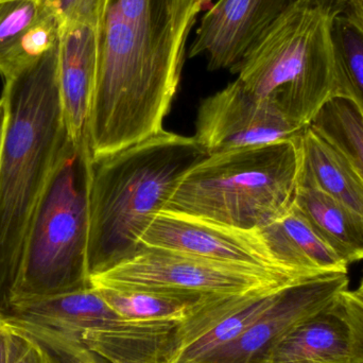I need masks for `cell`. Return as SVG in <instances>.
<instances>
[{
    "label": "cell",
    "mask_w": 363,
    "mask_h": 363,
    "mask_svg": "<svg viewBox=\"0 0 363 363\" xmlns=\"http://www.w3.org/2000/svg\"><path fill=\"white\" fill-rule=\"evenodd\" d=\"M4 321L25 323L81 339L89 330L127 323L93 286L85 289L35 298L13 305Z\"/></svg>",
    "instance_id": "5bb4252c"
},
{
    "label": "cell",
    "mask_w": 363,
    "mask_h": 363,
    "mask_svg": "<svg viewBox=\"0 0 363 363\" xmlns=\"http://www.w3.org/2000/svg\"><path fill=\"white\" fill-rule=\"evenodd\" d=\"M6 328L9 332L6 363H48L35 341L10 326Z\"/></svg>",
    "instance_id": "4316f807"
},
{
    "label": "cell",
    "mask_w": 363,
    "mask_h": 363,
    "mask_svg": "<svg viewBox=\"0 0 363 363\" xmlns=\"http://www.w3.org/2000/svg\"><path fill=\"white\" fill-rule=\"evenodd\" d=\"M259 230L275 257L289 268L313 274L349 272L350 264L322 238L294 204Z\"/></svg>",
    "instance_id": "e0dca14e"
},
{
    "label": "cell",
    "mask_w": 363,
    "mask_h": 363,
    "mask_svg": "<svg viewBox=\"0 0 363 363\" xmlns=\"http://www.w3.org/2000/svg\"><path fill=\"white\" fill-rule=\"evenodd\" d=\"M296 0H218L200 21L189 57L234 74L254 45Z\"/></svg>",
    "instance_id": "8fae6325"
},
{
    "label": "cell",
    "mask_w": 363,
    "mask_h": 363,
    "mask_svg": "<svg viewBox=\"0 0 363 363\" xmlns=\"http://www.w3.org/2000/svg\"><path fill=\"white\" fill-rule=\"evenodd\" d=\"M338 11L345 13L363 30V0H340Z\"/></svg>",
    "instance_id": "83f0119b"
},
{
    "label": "cell",
    "mask_w": 363,
    "mask_h": 363,
    "mask_svg": "<svg viewBox=\"0 0 363 363\" xmlns=\"http://www.w3.org/2000/svg\"><path fill=\"white\" fill-rule=\"evenodd\" d=\"M306 128L290 121L275 104L236 79L201 101L194 138L209 155L294 140Z\"/></svg>",
    "instance_id": "ba28073f"
},
{
    "label": "cell",
    "mask_w": 363,
    "mask_h": 363,
    "mask_svg": "<svg viewBox=\"0 0 363 363\" xmlns=\"http://www.w3.org/2000/svg\"><path fill=\"white\" fill-rule=\"evenodd\" d=\"M4 322L35 341L48 363H108L91 353L80 338L30 324Z\"/></svg>",
    "instance_id": "cb8c5ba5"
},
{
    "label": "cell",
    "mask_w": 363,
    "mask_h": 363,
    "mask_svg": "<svg viewBox=\"0 0 363 363\" xmlns=\"http://www.w3.org/2000/svg\"><path fill=\"white\" fill-rule=\"evenodd\" d=\"M306 4L315 8L321 9L328 13H335L338 10L339 2L340 0H303Z\"/></svg>",
    "instance_id": "f1b7e54d"
},
{
    "label": "cell",
    "mask_w": 363,
    "mask_h": 363,
    "mask_svg": "<svg viewBox=\"0 0 363 363\" xmlns=\"http://www.w3.org/2000/svg\"><path fill=\"white\" fill-rule=\"evenodd\" d=\"M294 204L347 264L363 259L362 215L313 188L298 187Z\"/></svg>",
    "instance_id": "d6986e66"
},
{
    "label": "cell",
    "mask_w": 363,
    "mask_h": 363,
    "mask_svg": "<svg viewBox=\"0 0 363 363\" xmlns=\"http://www.w3.org/2000/svg\"><path fill=\"white\" fill-rule=\"evenodd\" d=\"M333 14L296 0L234 72L245 89L272 102L301 127H308L338 94L330 38Z\"/></svg>",
    "instance_id": "5b68a950"
},
{
    "label": "cell",
    "mask_w": 363,
    "mask_h": 363,
    "mask_svg": "<svg viewBox=\"0 0 363 363\" xmlns=\"http://www.w3.org/2000/svg\"><path fill=\"white\" fill-rule=\"evenodd\" d=\"M99 30L83 23L62 26L59 82L68 133L79 150L89 148L87 129L97 76Z\"/></svg>",
    "instance_id": "7c38bea8"
},
{
    "label": "cell",
    "mask_w": 363,
    "mask_h": 363,
    "mask_svg": "<svg viewBox=\"0 0 363 363\" xmlns=\"http://www.w3.org/2000/svg\"><path fill=\"white\" fill-rule=\"evenodd\" d=\"M309 125L345 153L363 180V111L360 106L350 98H332Z\"/></svg>",
    "instance_id": "603a6c76"
},
{
    "label": "cell",
    "mask_w": 363,
    "mask_h": 363,
    "mask_svg": "<svg viewBox=\"0 0 363 363\" xmlns=\"http://www.w3.org/2000/svg\"><path fill=\"white\" fill-rule=\"evenodd\" d=\"M300 151L298 187L321 190L363 216V180L345 153L311 125Z\"/></svg>",
    "instance_id": "2e32d148"
},
{
    "label": "cell",
    "mask_w": 363,
    "mask_h": 363,
    "mask_svg": "<svg viewBox=\"0 0 363 363\" xmlns=\"http://www.w3.org/2000/svg\"><path fill=\"white\" fill-rule=\"evenodd\" d=\"M4 1H10V0H0V4H1V2H4Z\"/></svg>",
    "instance_id": "836d02e7"
},
{
    "label": "cell",
    "mask_w": 363,
    "mask_h": 363,
    "mask_svg": "<svg viewBox=\"0 0 363 363\" xmlns=\"http://www.w3.org/2000/svg\"><path fill=\"white\" fill-rule=\"evenodd\" d=\"M349 284V273L338 271L283 288L274 304L251 328L200 363H266L290 332L334 306Z\"/></svg>",
    "instance_id": "30bf717a"
},
{
    "label": "cell",
    "mask_w": 363,
    "mask_h": 363,
    "mask_svg": "<svg viewBox=\"0 0 363 363\" xmlns=\"http://www.w3.org/2000/svg\"><path fill=\"white\" fill-rule=\"evenodd\" d=\"M6 128L0 163V315L12 308L32 222L64 160L68 133L59 82V44L4 81Z\"/></svg>",
    "instance_id": "7a4b0ae2"
},
{
    "label": "cell",
    "mask_w": 363,
    "mask_h": 363,
    "mask_svg": "<svg viewBox=\"0 0 363 363\" xmlns=\"http://www.w3.org/2000/svg\"><path fill=\"white\" fill-rule=\"evenodd\" d=\"M330 38L338 86L337 97L350 98L363 111V30L337 10L330 21Z\"/></svg>",
    "instance_id": "7402d4cb"
},
{
    "label": "cell",
    "mask_w": 363,
    "mask_h": 363,
    "mask_svg": "<svg viewBox=\"0 0 363 363\" xmlns=\"http://www.w3.org/2000/svg\"><path fill=\"white\" fill-rule=\"evenodd\" d=\"M61 25L40 0L0 4V74L10 80L59 44Z\"/></svg>",
    "instance_id": "4fadbf2b"
},
{
    "label": "cell",
    "mask_w": 363,
    "mask_h": 363,
    "mask_svg": "<svg viewBox=\"0 0 363 363\" xmlns=\"http://www.w3.org/2000/svg\"><path fill=\"white\" fill-rule=\"evenodd\" d=\"M305 279H308L144 247L133 257L91 275V285L97 288L220 296L277 289Z\"/></svg>",
    "instance_id": "52a82bcc"
},
{
    "label": "cell",
    "mask_w": 363,
    "mask_h": 363,
    "mask_svg": "<svg viewBox=\"0 0 363 363\" xmlns=\"http://www.w3.org/2000/svg\"><path fill=\"white\" fill-rule=\"evenodd\" d=\"M201 1H202L203 4H204L205 6H206V4H208V2L211 1V0H201Z\"/></svg>",
    "instance_id": "d6a6232c"
},
{
    "label": "cell",
    "mask_w": 363,
    "mask_h": 363,
    "mask_svg": "<svg viewBox=\"0 0 363 363\" xmlns=\"http://www.w3.org/2000/svg\"><path fill=\"white\" fill-rule=\"evenodd\" d=\"M300 138L207 155L186 172L163 211L241 230L262 228L294 204Z\"/></svg>",
    "instance_id": "277c9868"
},
{
    "label": "cell",
    "mask_w": 363,
    "mask_h": 363,
    "mask_svg": "<svg viewBox=\"0 0 363 363\" xmlns=\"http://www.w3.org/2000/svg\"><path fill=\"white\" fill-rule=\"evenodd\" d=\"M8 328L0 318V363H6V340H8Z\"/></svg>",
    "instance_id": "4dcf8cb0"
},
{
    "label": "cell",
    "mask_w": 363,
    "mask_h": 363,
    "mask_svg": "<svg viewBox=\"0 0 363 363\" xmlns=\"http://www.w3.org/2000/svg\"><path fill=\"white\" fill-rule=\"evenodd\" d=\"M194 136L163 131L104 157L87 155V264L98 274L133 257L181 179L207 157Z\"/></svg>",
    "instance_id": "3957f363"
},
{
    "label": "cell",
    "mask_w": 363,
    "mask_h": 363,
    "mask_svg": "<svg viewBox=\"0 0 363 363\" xmlns=\"http://www.w3.org/2000/svg\"><path fill=\"white\" fill-rule=\"evenodd\" d=\"M94 288L121 318L138 322L183 321L208 298L176 292Z\"/></svg>",
    "instance_id": "ffe728a7"
},
{
    "label": "cell",
    "mask_w": 363,
    "mask_h": 363,
    "mask_svg": "<svg viewBox=\"0 0 363 363\" xmlns=\"http://www.w3.org/2000/svg\"><path fill=\"white\" fill-rule=\"evenodd\" d=\"M178 322L128 321L118 326L89 330L81 341L108 363H174Z\"/></svg>",
    "instance_id": "9a60e30c"
},
{
    "label": "cell",
    "mask_w": 363,
    "mask_h": 363,
    "mask_svg": "<svg viewBox=\"0 0 363 363\" xmlns=\"http://www.w3.org/2000/svg\"><path fill=\"white\" fill-rule=\"evenodd\" d=\"M338 304L351 330L352 360L363 363V300L347 289L339 296Z\"/></svg>",
    "instance_id": "484cf974"
},
{
    "label": "cell",
    "mask_w": 363,
    "mask_h": 363,
    "mask_svg": "<svg viewBox=\"0 0 363 363\" xmlns=\"http://www.w3.org/2000/svg\"><path fill=\"white\" fill-rule=\"evenodd\" d=\"M143 247L191 254L226 264L254 267L298 279L320 274L294 270L281 264L257 230H241L181 213L162 211L140 237ZM324 274V273H322Z\"/></svg>",
    "instance_id": "9c48e42d"
},
{
    "label": "cell",
    "mask_w": 363,
    "mask_h": 363,
    "mask_svg": "<svg viewBox=\"0 0 363 363\" xmlns=\"http://www.w3.org/2000/svg\"><path fill=\"white\" fill-rule=\"evenodd\" d=\"M266 363H353L351 330L338 300L290 332Z\"/></svg>",
    "instance_id": "ac0fdd59"
},
{
    "label": "cell",
    "mask_w": 363,
    "mask_h": 363,
    "mask_svg": "<svg viewBox=\"0 0 363 363\" xmlns=\"http://www.w3.org/2000/svg\"><path fill=\"white\" fill-rule=\"evenodd\" d=\"M201 0H108L99 27L89 113L91 157H104L163 131L180 84Z\"/></svg>",
    "instance_id": "6da1fadb"
},
{
    "label": "cell",
    "mask_w": 363,
    "mask_h": 363,
    "mask_svg": "<svg viewBox=\"0 0 363 363\" xmlns=\"http://www.w3.org/2000/svg\"><path fill=\"white\" fill-rule=\"evenodd\" d=\"M6 128V106L4 98H0V163H1L2 149Z\"/></svg>",
    "instance_id": "f546056e"
},
{
    "label": "cell",
    "mask_w": 363,
    "mask_h": 363,
    "mask_svg": "<svg viewBox=\"0 0 363 363\" xmlns=\"http://www.w3.org/2000/svg\"><path fill=\"white\" fill-rule=\"evenodd\" d=\"M60 25L83 23L99 29L108 0H40Z\"/></svg>",
    "instance_id": "d4e9b609"
},
{
    "label": "cell",
    "mask_w": 363,
    "mask_h": 363,
    "mask_svg": "<svg viewBox=\"0 0 363 363\" xmlns=\"http://www.w3.org/2000/svg\"><path fill=\"white\" fill-rule=\"evenodd\" d=\"M354 291H355V294L363 300V279L362 283H360L359 287H358L357 289L354 290Z\"/></svg>",
    "instance_id": "1f68e13d"
},
{
    "label": "cell",
    "mask_w": 363,
    "mask_h": 363,
    "mask_svg": "<svg viewBox=\"0 0 363 363\" xmlns=\"http://www.w3.org/2000/svg\"><path fill=\"white\" fill-rule=\"evenodd\" d=\"M89 153L85 148L68 155L51 182L26 238L13 305L91 287Z\"/></svg>",
    "instance_id": "8992f818"
},
{
    "label": "cell",
    "mask_w": 363,
    "mask_h": 363,
    "mask_svg": "<svg viewBox=\"0 0 363 363\" xmlns=\"http://www.w3.org/2000/svg\"><path fill=\"white\" fill-rule=\"evenodd\" d=\"M285 287L249 294L239 308L184 350L177 363H200L220 347L238 338L274 304L279 292Z\"/></svg>",
    "instance_id": "44dd1931"
}]
</instances>
